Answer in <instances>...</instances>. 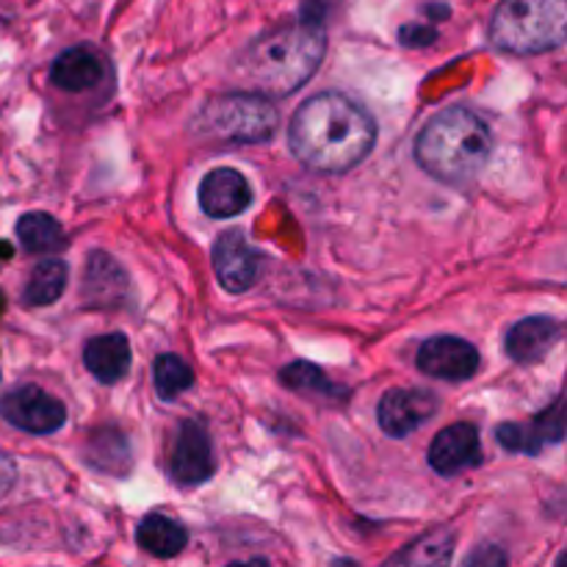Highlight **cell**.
<instances>
[{
  "label": "cell",
  "mask_w": 567,
  "mask_h": 567,
  "mask_svg": "<svg viewBox=\"0 0 567 567\" xmlns=\"http://www.w3.org/2000/svg\"><path fill=\"white\" fill-rule=\"evenodd\" d=\"M288 142L308 169L343 175L371 153L377 125L369 111L347 94L324 92L310 97L293 114Z\"/></svg>",
  "instance_id": "1"
},
{
  "label": "cell",
  "mask_w": 567,
  "mask_h": 567,
  "mask_svg": "<svg viewBox=\"0 0 567 567\" xmlns=\"http://www.w3.org/2000/svg\"><path fill=\"white\" fill-rule=\"evenodd\" d=\"M324 50L327 37L321 22L302 17L293 25H282L280 31L255 39L238 59V81L247 92L282 97L308 83V78L319 70Z\"/></svg>",
  "instance_id": "2"
},
{
  "label": "cell",
  "mask_w": 567,
  "mask_h": 567,
  "mask_svg": "<svg viewBox=\"0 0 567 567\" xmlns=\"http://www.w3.org/2000/svg\"><path fill=\"white\" fill-rule=\"evenodd\" d=\"M493 138L485 122L463 105L443 109L415 138V161L426 175L449 186H465L485 169Z\"/></svg>",
  "instance_id": "3"
},
{
  "label": "cell",
  "mask_w": 567,
  "mask_h": 567,
  "mask_svg": "<svg viewBox=\"0 0 567 567\" xmlns=\"http://www.w3.org/2000/svg\"><path fill=\"white\" fill-rule=\"evenodd\" d=\"M567 0H502L491 22L498 50L537 55L565 42Z\"/></svg>",
  "instance_id": "4"
},
{
  "label": "cell",
  "mask_w": 567,
  "mask_h": 567,
  "mask_svg": "<svg viewBox=\"0 0 567 567\" xmlns=\"http://www.w3.org/2000/svg\"><path fill=\"white\" fill-rule=\"evenodd\" d=\"M280 116L275 105L255 92H236L216 97L194 120L203 136L227 144H264L277 133Z\"/></svg>",
  "instance_id": "5"
},
{
  "label": "cell",
  "mask_w": 567,
  "mask_h": 567,
  "mask_svg": "<svg viewBox=\"0 0 567 567\" xmlns=\"http://www.w3.org/2000/svg\"><path fill=\"white\" fill-rule=\"evenodd\" d=\"M0 415L28 435H53L66 424V408L37 385L17 388L0 399Z\"/></svg>",
  "instance_id": "6"
},
{
  "label": "cell",
  "mask_w": 567,
  "mask_h": 567,
  "mask_svg": "<svg viewBox=\"0 0 567 567\" xmlns=\"http://www.w3.org/2000/svg\"><path fill=\"white\" fill-rule=\"evenodd\" d=\"M214 449L210 435L199 421H183L169 454V476L181 487H197L214 476Z\"/></svg>",
  "instance_id": "7"
},
{
  "label": "cell",
  "mask_w": 567,
  "mask_h": 567,
  "mask_svg": "<svg viewBox=\"0 0 567 567\" xmlns=\"http://www.w3.org/2000/svg\"><path fill=\"white\" fill-rule=\"evenodd\" d=\"M264 255L247 241L241 230H225L214 244V271L221 288L230 293H247L258 282Z\"/></svg>",
  "instance_id": "8"
},
{
  "label": "cell",
  "mask_w": 567,
  "mask_h": 567,
  "mask_svg": "<svg viewBox=\"0 0 567 567\" xmlns=\"http://www.w3.org/2000/svg\"><path fill=\"white\" fill-rule=\"evenodd\" d=\"M415 363L426 377H435L443 382H465L480 371V352L474 343L457 336H435L424 341V347L415 354Z\"/></svg>",
  "instance_id": "9"
},
{
  "label": "cell",
  "mask_w": 567,
  "mask_h": 567,
  "mask_svg": "<svg viewBox=\"0 0 567 567\" xmlns=\"http://www.w3.org/2000/svg\"><path fill=\"white\" fill-rule=\"evenodd\" d=\"M441 408V399L424 388H399L388 391L377 408V421L391 437H408L426 424Z\"/></svg>",
  "instance_id": "10"
},
{
  "label": "cell",
  "mask_w": 567,
  "mask_h": 567,
  "mask_svg": "<svg viewBox=\"0 0 567 567\" xmlns=\"http://www.w3.org/2000/svg\"><path fill=\"white\" fill-rule=\"evenodd\" d=\"M482 463L480 432L474 424H452L430 443V465L441 476H457Z\"/></svg>",
  "instance_id": "11"
},
{
  "label": "cell",
  "mask_w": 567,
  "mask_h": 567,
  "mask_svg": "<svg viewBox=\"0 0 567 567\" xmlns=\"http://www.w3.org/2000/svg\"><path fill=\"white\" fill-rule=\"evenodd\" d=\"M252 205V188L238 169L221 166L199 183V208L214 219H233Z\"/></svg>",
  "instance_id": "12"
},
{
  "label": "cell",
  "mask_w": 567,
  "mask_h": 567,
  "mask_svg": "<svg viewBox=\"0 0 567 567\" xmlns=\"http://www.w3.org/2000/svg\"><path fill=\"white\" fill-rule=\"evenodd\" d=\"M559 338H563V327H559L557 319L529 316V319L509 327L507 336H504V349H507L509 360L520 365H532L546 358Z\"/></svg>",
  "instance_id": "13"
},
{
  "label": "cell",
  "mask_w": 567,
  "mask_h": 567,
  "mask_svg": "<svg viewBox=\"0 0 567 567\" xmlns=\"http://www.w3.org/2000/svg\"><path fill=\"white\" fill-rule=\"evenodd\" d=\"M105 61L89 44H78V48L64 50L59 59L50 66V81L64 92H86L103 81Z\"/></svg>",
  "instance_id": "14"
},
{
  "label": "cell",
  "mask_w": 567,
  "mask_h": 567,
  "mask_svg": "<svg viewBox=\"0 0 567 567\" xmlns=\"http://www.w3.org/2000/svg\"><path fill=\"white\" fill-rule=\"evenodd\" d=\"M131 341L122 332L97 336L83 347V363L103 385H116L131 371Z\"/></svg>",
  "instance_id": "15"
},
{
  "label": "cell",
  "mask_w": 567,
  "mask_h": 567,
  "mask_svg": "<svg viewBox=\"0 0 567 567\" xmlns=\"http://www.w3.org/2000/svg\"><path fill=\"white\" fill-rule=\"evenodd\" d=\"M127 291V275L109 252H92L86 264V280H83V297L89 305L120 302Z\"/></svg>",
  "instance_id": "16"
},
{
  "label": "cell",
  "mask_w": 567,
  "mask_h": 567,
  "mask_svg": "<svg viewBox=\"0 0 567 567\" xmlns=\"http://www.w3.org/2000/svg\"><path fill=\"white\" fill-rule=\"evenodd\" d=\"M136 543L155 559H169L186 548L188 532L175 518L161 513H150L136 529Z\"/></svg>",
  "instance_id": "17"
},
{
  "label": "cell",
  "mask_w": 567,
  "mask_h": 567,
  "mask_svg": "<svg viewBox=\"0 0 567 567\" xmlns=\"http://www.w3.org/2000/svg\"><path fill=\"white\" fill-rule=\"evenodd\" d=\"M17 238L31 255H55L66 247L64 227L50 214H25L17 219Z\"/></svg>",
  "instance_id": "18"
},
{
  "label": "cell",
  "mask_w": 567,
  "mask_h": 567,
  "mask_svg": "<svg viewBox=\"0 0 567 567\" xmlns=\"http://www.w3.org/2000/svg\"><path fill=\"white\" fill-rule=\"evenodd\" d=\"M280 382L286 388H291V391L310 393V396H319V399H343L347 396V388L338 385V382H332L330 377L319 369V365L302 363V360L286 365V369L280 371Z\"/></svg>",
  "instance_id": "19"
},
{
  "label": "cell",
  "mask_w": 567,
  "mask_h": 567,
  "mask_svg": "<svg viewBox=\"0 0 567 567\" xmlns=\"http://www.w3.org/2000/svg\"><path fill=\"white\" fill-rule=\"evenodd\" d=\"M66 277H70V266L61 258H50L37 264V269L31 271V280L25 286V302L28 305H53L55 299L64 293Z\"/></svg>",
  "instance_id": "20"
},
{
  "label": "cell",
  "mask_w": 567,
  "mask_h": 567,
  "mask_svg": "<svg viewBox=\"0 0 567 567\" xmlns=\"http://www.w3.org/2000/svg\"><path fill=\"white\" fill-rule=\"evenodd\" d=\"M454 551V532L452 529H435L426 532L415 543H410L404 551L391 557L393 565H443L452 559Z\"/></svg>",
  "instance_id": "21"
},
{
  "label": "cell",
  "mask_w": 567,
  "mask_h": 567,
  "mask_svg": "<svg viewBox=\"0 0 567 567\" xmlns=\"http://www.w3.org/2000/svg\"><path fill=\"white\" fill-rule=\"evenodd\" d=\"M153 382L161 399H177L194 385V371L181 354H161L153 365Z\"/></svg>",
  "instance_id": "22"
},
{
  "label": "cell",
  "mask_w": 567,
  "mask_h": 567,
  "mask_svg": "<svg viewBox=\"0 0 567 567\" xmlns=\"http://www.w3.org/2000/svg\"><path fill=\"white\" fill-rule=\"evenodd\" d=\"M496 441L502 443L507 452L526 454V457H537V454L543 452V446H546V443L540 441V435L532 430V424H515V421L496 426Z\"/></svg>",
  "instance_id": "23"
},
{
  "label": "cell",
  "mask_w": 567,
  "mask_h": 567,
  "mask_svg": "<svg viewBox=\"0 0 567 567\" xmlns=\"http://www.w3.org/2000/svg\"><path fill=\"white\" fill-rule=\"evenodd\" d=\"M532 430L540 435V441L546 443H559L565 437V410H563V396L554 399L543 413H537V419L532 421Z\"/></svg>",
  "instance_id": "24"
},
{
  "label": "cell",
  "mask_w": 567,
  "mask_h": 567,
  "mask_svg": "<svg viewBox=\"0 0 567 567\" xmlns=\"http://www.w3.org/2000/svg\"><path fill=\"white\" fill-rule=\"evenodd\" d=\"M437 39L435 28H419V25H408L402 28V42L408 48H424V44H432Z\"/></svg>",
  "instance_id": "25"
}]
</instances>
